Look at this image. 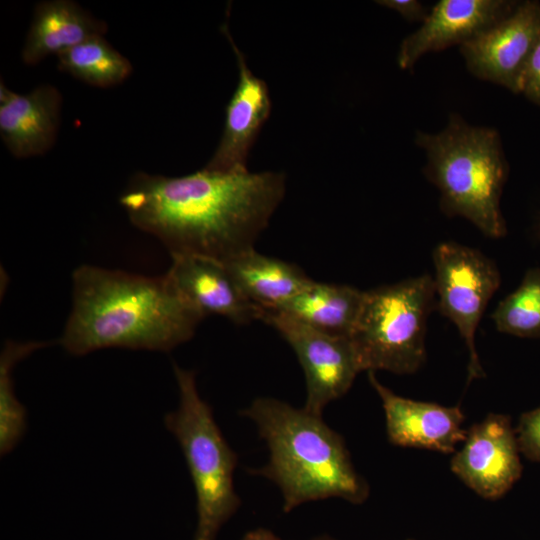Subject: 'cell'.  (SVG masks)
<instances>
[{"label": "cell", "mask_w": 540, "mask_h": 540, "mask_svg": "<svg viewBox=\"0 0 540 540\" xmlns=\"http://www.w3.org/2000/svg\"><path fill=\"white\" fill-rule=\"evenodd\" d=\"M498 331L523 338H540V268L526 272L518 288L492 313Z\"/></svg>", "instance_id": "cell-21"}, {"label": "cell", "mask_w": 540, "mask_h": 540, "mask_svg": "<svg viewBox=\"0 0 540 540\" xmlns=\"http://www.w3.org/2000/svg\"><path fill=\"white\" fill-rule=\"evenodd\" d=\"M46 345L44 342L7 341L2 350L0 356L1 456H6L17 446L27 428L26 409L15 395L13 370L20 360Z\"/></svg>", "instance_id": "cell-20"}, {"label": "cell", "mask_w": 540, "mask_h": 540, "mask_svg": "<svg viewBox=\"0 0 540 540\" xmlns=\"http://www.w3.org/2000/svg\"><path fill=\"white\" fill-rule=\"evenodd\" d=\"M72 279L73 305L60 344L73 355L111 347L169 351L188 341L204 318L166 275L82 265Z\"/></svg>", "instance_id": "cell-2"}, {"label": "cell", "mask_w": 540, "mask_h": 540, "mask_svg": "<svg viewBox=\"0 0 540 540\" xmlns=\"http://www.w3.org/2000/svg\"><path fill=\"white\" fill-rule=\"evenodd\" d=\"M173 368L179 404L164 416V425L179 443L194 485V540H215L241 503L233 480L238 456L223 436L210 405L200 396L195 373L177 364Z\"/></svg>", "instance_id": "cell-5"}, {"label": "cell", "mask_w": 540, "mask_h": 540, "mask_svg": "<svg viewBox=\"0 0 540 540\" xmlns=\"http://www.w3.org/2000/svg\"><path fill=\"white\" fill-rule=\"evenodd\" d=\"M517 2L506 0H440L418 30L402 41L398 65L411 69L428 52L463 45L508 16Z\"/></svg>", "instance_id": "cell-11"}, {"label": "cell", "mask_w": 540, "mask_h": 540, "mask_svg": "<svg viewBox=\"0 0 540 540\" xmlns=\"http://www.w3.org/2000/svg\"><path fill=\"white\" fill-rule=\"evenodd\" d=\"M515 434L519 451L540 463V406L520 416Z\"/></svg>", "instance_id": "cell-22"}, {"label": "cell", "mask_w": 540, "mask_h": 540, "mask_svg": "<svg viewBox=\"0 0 540 540\" xmlns=\"http://www.w3.org/2000/svg\"><path fill=\"white\" fill-rule=\"evenodd\" d=\"M261 320L273 326L295 352L306 379L304 408L322 416L324 408L343 396L362 372L351 339L323 333L277 311L264 312Z\"/></svg>", "instance_id": "cell-8"}, {"label": "cell", "mask_w": 540, "mask_h": 540, "mask_svg": "<svg viewBox=\"0 0 540 540\" xmlns=\"http://www.w3.org/2000/svg\"><path fill=\"white\" fill-rule=\"evenodd\" d=\"M521 93L530 101L540 106V40L524 70Z\"/></svg>", "instance_id": "cell-23"}, {"label": "cell", "mask_w": 540, "mask_h": 540, "mask_svg": "<svg viewBox=\"0 0 540 540\" xmlns=\"http://www.w3.org/2000/svg\"><path fill=\"white\" fill-rule=\"evenodd\" d=\"M171 258L166 277L200 315H219L237 324L262 319L263 311L244 295L224 262L195 254Z\"/></svg>", "instance_id": "cell-12"}, {"label": "cell", "mask_w": 540, "mask_h": 540, "mask_svg": "<svg viewBox=\"0 0 540 540\" xmlns=\"http://www.w3.org/2000/svg\"><path fill=\"white\" fill-rule=\"evenodd\" d=\"M508 416L490 414L467 430L451 459L452 471L480 496L495 500L519 480L522 464Z\"/></svg>", "instance_id": "cell-10"}, {"label": "cell", "mask_w": 540, "mask_h": 540, "mask_svg": "<svg viewBox=\"0 0 540 540\" xmlns=\"http://www.w3.org/2000/svg\"><path fill=\"white\" fill-rule=\"evenodd\" d=\"M435 299L429 275L365 291L350 337L362 371L416 372L426 358V325Z\"/></svg>", "instance_id": "cell-6"}, {"label": "cell", "mask_w": 540, "mask_h": 540, "mask_svg": "<svg viewBox=\"0 0 540 540\" xmlns=\"http://www.w3.org/2000/svg\"><path fill=\"white\" fill-rule=\"evenodd\" d=\"M416 143L426 151L425 174L440 191L442 211L464 217L487 237H504L500 198L508 164L498 132L453 115L441 132L417 133Z\"/></svg>", "instance_id": "cell-4"}, {"label": "cell", "mask_w": 540, "mask_h": 540, "mask_svg": "<svg viewBox=\"0 0 540 540\" xmlns=\"http://www.w3.org/2000/svg\"><path fill=\"white\" fill-rule=\"evenodd\" d=\"M435 295L441 313L457 327L469 352L468 381L484 376L475 334L490 299L500 286L496 264L482 252L442 242L432 253Z\"/></svg>", "instance_id": "cell-7"}, {"label": "cell", "mask_w": 540, "mask_h": 540, "mask_svg": "<svg viewBox=\"0 0 540 540\" xmlns=\"http://www.w3.org/2000/svg\"><path fill=\"white\" fill-rule=\"evenodd\" d=\"M107 25L70 0L43 1L35 7L22 49V60L36 64L57 56L96 36H103Z\"/></svg>", "instance_id": "cell-16"}, {"label": "cell", "mask_w": 540, "mask_h": 540, "mask_svg": "<svg viewBox=\"0 0 540 540\" xmlns=\"http://www.w3.org/2000/svg\"><path fill=\"white\" fill-rule=\"evenodd\" d=\"M61 94L52 85L18 94L0 85V135L18 158L45 153L53 145L60 124Z\"/></svg>", "instance_id": "cell-15"}, {"label": "cell", "mask_w": 540, "mask_h": 540, "mask_svg": "<svg viewBox=\"0 0 540 540\" xmlns=\"http://www.w3.org/2000/svg\"><path fill=\"white\" fill-rule=\"evenodd\" d=\"M364 295L365 291L349 285L312 281L276 311L323 333L350 338Z\"/></svg>", "instance_id": "cell-18"}, {"label": "cell", "mask_w": 540, "mask_h": 540, "mask_svg": "<svg viewBox=\"0 0 540 540\" xmlns=\"http://www.w3.org/2000/svg\"><path fill=\"white\" fill-rule=\"evenodd\" d=\"M230 41L239 68V81L226 107L223 134L212 158L204 167L220 172L247 171L246 160L271 110L266 83L249 69L245 56L233 41L225 22L221 27Z\"/></svg>", "instance_id": "cell-14"}, {"label": "cell", "mask_w": 540, "mask_h": 540, "mask_svg": "<svg viewBox=\"0 0 540 540\" xmlns=\"http://www.w3.org/2000/svg\"><path fill=\"white\" fill-rule=\"evenodd\" d=\"M540 40V3L525 1L498 23L460 46L468 70L521 93L522 77Z\"/></svg>", "instance_id": "cell-9"}, {"label": "cell", "mask_w": 540, "mask_h": 540, "mask_svg": "<svg viewBox=\"0 0 540 540\" xmlns=\"http://www.w3.org/2000/svg\"><path fill=\"white\" fill-rule=\"evenodd\" d=\"M285 184V175L277 172L138 173L120 203L131 222L160 239L171 255L225 262L254 248L284 197Z\"/></svg>", "instance_id": "cell-1"}, {"label": "cell", "mask_w": 540, "mask_h": 540, "mask_svg": "<svg viewBox=\"0 0 540 540\" xmlns=\"http://www.w3.org/2000/svg\"><path fill=\"white\" fill-rule=\"evenodd\" d=\"M376 3L397 11L408 21L423 22L428 15L425 7L416 0H383Z\"/></svg>", "instance_id": "cell-24"}, {"label": "cell", "mask_w": 540, "mask_h": 540, "mask_svg": "<svg viewBox=\"0 0 540 540\" xmlns=\"http://www.w3.org/2000/svg\"><path fill=\"white\" fill-rule=\"evenodd\" d=\"M241 414L255 423L269 449L267 464L251 473L279 487L284 512L332 497L354 504L367 498L368 485L342 436L322 416L269 397L255 399Z\"/></svg>", "instance_id": "cell-3"}, {"label": "cell", "mask_w": 540, "mask_h": 540, "mask_svg": "<svg viewBox=\"0 0 540 540\" xmlns=\"http://www.w3.org/2000/svg\"><path fill=\"white\" fill-rule=\"evenodd\" d=\"M224 263L244 295L263 313L278 310L313 281L296 265L254 248Z\"/></svg>", "instance_id": "cell-17"}, {"label": "cell", "mask_w": 540, "mask_h": 540, "mask_svg": "<svg viewBox=\"0 0 540 540\" xmlns=\"http://www.w3.org/2000/svg\"><path fill=\"white\" fill-rule=\"evenodd\" d=\"M368 378L379 395L390 442L403 447L452 453L467 435L464 414L457 406L416 401L395 394L381 384L374 372Z\"/></svg>", "instance_id": "cell-13"}, {"label": "cell", "mask_w": 540, "mask_h": 540, "mask_svg": "<svg viewBox=\"0 0 540 540\" xmlns=\"http://www.w3.org/2000/svg\"><path fill=\"white\" fill-rule=\"evenodd\" d=\"M59 69L98 87H110L131 73L129 60L115 50L103 36L92 37L59 54Z\"/></svg>", "instance_id": "cell-19"}, {"label": "cell", "mask_w": 540, "mask_h": 540, "mask_svg": "<svg viewBox=\"0 0 540 540\" xmlns=\"http://www.w3.org/2000/svg\"><path fill=\"white\" fill-rule=\"evenodd\" d=\"M311 540H334L328 536H321V537H316L314 539H311Z\"/></svg>", "instance_id": "cell-26"}, {"label": "cell", "mask_w": 540, "mask_h": 540, "mask_svg": "<svg viewBox=\"0 0 540 540\" xmlns=\"http://www.w3.org/2000/svg\"><path fill=\"white\" fill-rule=\"evenodd\" d=\"M242 540H280V539L268 529L257 528L246 533Z\"/></svg>", "instance_id": "cell-25"}]
</instances>
